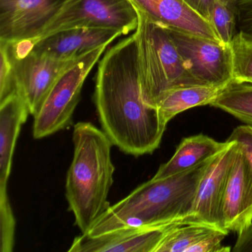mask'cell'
I'll return each instance as SVG.
<instances>
[{"label":"cell","instance_id":"1","mask_svg":"<svg viewBox=\"0 0 252 252\" xmlns=\"http://www.w3.org/2000/svg\"><path fill=\"white\" fill-rule=\"evenodd\" d=\"M94 100L102 130L121 151L141 156L158 148L167 125L143 98L135 33L98 63Z\"/></svg>","mask_w":252,"mask_h":252},{"label":"cell","instance_id":"2","mask_svg":"<svg viewBox=\"0 0 252 252\" xmlns=\"http://www.w3.org/2000/svg\"><path fill=\"white\" fill-rule=\"evenodd\" d=\"M212 158L187 172L144 183L110 206L85 234L96 237L128 227L184 223Z\"/></svg>","mask_w":252,"mask_h":252},{"label":"cell","instance_id":"3","mask_svg":"<svg viewBox=\"0 0 252 252\" xmlns=\"http://www.w3.org/2000/svg\"><path fill=\"white\" fill-rule=\"evenodd\" d=\"M74 153L66 178V198L75 223L82 234L89 231L110 207L109 192L113 184V145L107 134L90 122L75 125Z\"/></svg>","mask_w":252,"mask_h":252},{"label":"cell","instance_id":"4","mask_svg":"<svg viewBox=\"0 0 252 252\" xmlns=\"http://www.w3.org/2000/svg\"><path fill=\"white\" fill-rule=\"evenodd\" d=\"M139 14L135 31L140 81L144 101L157 107L162 95L172 88L199 85L189 74L168 29Z\"/></svg>","mask_w":252,"mask_h":252},{"label":"cell","instance_id":"5","mask_svg":"<svg viewBox=\"0 0 252 252\" xmlns=\"http://www.w3.org/2000/svg\"><path fill=\"white\" fill-rule=\"evenodd\" d=\"M138 23L139 14L130 0H65L36 38L18 42L34 43L54 33L80 28L110 29L127 35L136 31Z\"/></svg>","mask_w":252,"mask_h":252},{"label":"cell","instance_id":"6","mask_svg":"<svg viewBox=\"0 0 252 252\" xmlns=\"http://www.w3.org/2000/svg\"><path fill=\"white\" fill-rule=\"evenodd\" d=\"M107 46L104 45L87 53L62 73L34 116L35 139L50 136L70 126L80 101L84 83Z\"/></svg>","mask_w":252,"mask_h":252},{"label":"cell","instance_id":"7","mask_svg":"<svg viewBox=\"0 0 252 252\" xmlns=\"http://www.w3.org/2000/svg\"><path fill=\"white\" fill-rule=\"evenodd\" d=\"M29 114L20 95H14L0 103V244L5 249L14 246L16 228L8 194V179L20 129Z\"/></svg>","mask_w":252,"mask_h":252},{"label":"cell","instance_id":"8","mask_svg":"<svg viewBox=\"0 0 252 252\" xmlns=\"http://www.w3.org/2000/svg\"><path fill=\"white\" fill-rule=\"evenodd\" d=\"M168 31L187 70L199 85L233 82L229 45L175 29Z\"/></svg>","mask_w":252,"mask_h":252},{"label":"cell","instance_id":"9","mask_svg":"<svg viewBox=\"0 0 252 252\" xmlns=\"http://www.w3.org/2000/svg\"><path fill=\"white\" fill-rule=\"evenodd\" d=\"M227 141L226 147L209 162L199 184L192 208L184 219V223L204 224L225 229L222 224V200L239 148L236 141Z\"/></svg>","mask_w":252,"mask_h":252},{"label":"cell","instance_id":"10","mask_svg":"<svg viewBox=\"0 0 252 252\" xmlns=\"http://www.w3.org/2000/svg\"><path fill=\"white\" fill-rule=\"evenodd\" d=\"M12 55L17 93L33 116L40 110L58 78L78 59L60 60L33 51H29L20 57H14L13 53Z\"/></svg>","mask_w":252,"mask_h":252},{"label":"cell","instance_id":"11","mask_svg":"<svg viewBox=\"0 0 252 252\" xmlns=\"http://www.w3.org/2000/svg\"><path fill=\"white\" fill-rule=\"evenodd\" d=\"M65 0H0V41L32 40L57 15Z\"/></svg>","mask_w":252,"mask_h":252},{"label":"cell","instance_id":"12","mask_svg":"<svg viewBox=\"0 0 252 252\" xmlns=\"http://www.w3.org/2000/svg\"><path fill=\"white\" fill-rule=\"evenodd\" d=\"M122 33L110 29H69L54 33L32 44L10 43L14 57H20L30 51L42 53L63 60L79 58L104 45H109Z\"/></svg>","mask_w":252,"mask_h":252},{"label":"cell","instance_id":"13","mask_svg":"<svg viewBox=\"0 0 252 252\" xmlns=\"http://www.w3.org/2000/svg\"><path fill=\"white\" fill-rule=\"evenodd\" d=\"M174 223L128 227L96 237L82 234L74 239L68 252H155L168 228Z\"/></svg>","mask_w":252,"mask_h":252},{"label":"cell","instance_id":"14","mask_svg":"<svg viewBox=\"0 0 252 252\" xmlns=\"http://www.w3.org/2000/svg\"><path fill=\"white\" fill-rule=\"evenodd\" d=\"M222 217L223 228L237 234L252 225V171L240 147L227 181Z\"/></svg>","mask_w":252,"mask_h":252},{"label":"cell","instance_id":"15","mask_svg":"<svg viewBox=\"0 0 252 252\" xmlns=\"http://www.w3.org/2000/svg\"><path fill=\"white\" fill-rule=\"evenodd\" d=\"M130 1L138 12L168 29L220 42L210 23L190 8L184 0Z\"/></svg>","mask_w":252,"mask_h":252},{"label":"cell","instance_id":"16","mask_svg":"<svg viewBox=\"0 0 252 252\" xmlns=\"http://www.w3.org/2000/svg\"><path fill=\"white\" fill-rule=\"evenodd\" d=\"M228 143L203 134L183 138L172 157L160 165L153 178L160 179L190 170L220 153Z\"/></svg>","mask_w":252,"mask_h":252},{"label":"cell","instance_id":"17","mask_svg":"<svg viewBox=\"0 0 252 252\" xmlns=\"http://www.w3.org/2000/svg\"><path fill=\"white\" fill-rule=\"evenodd\" d=\"M228 85H194L177 87L166 91L157 107L162 120L167 125L177 115L193 107L208 105Z\"/></svg>","mask_w":252,"mask_h":252},{"label":"cell","instance_id":"18","mask_svg":"<svg viewBox=\"0 0 252 252\" xmlns=\"http://www.w3.org/2000/svg\"><path fill=\"white\" fill-rule=\"evenodd\" d=\"M218 229L204 224L176 222L168 228L155 252H190L191 248Z\"/></svg>","mask_w":252,"mask_h":252},{"label":"cell","instance_id":"19","mask_svg":"<svg viewBox=\"0 0 252 252\" xmlns=\"http://www.w3.org/2000/svg\"><path fill=\"white\" fill-rule=\"evenodd\" d=\"M209 105L252 126V85L232 82Z\"/></svg>","mask_w":252,"mask_h":252},{"label":"cell","instance_id":"20","mask_svg":"<svg viewBox=\"0 0 252 252\" xmlns=\"http://www.w3.org/2000/svg\"><path fill=\"white\" fill-rule=\"evenodd\" d=\"M233 82L252 85V33L239 31L229 43Z\"/></svg>","mask_w":252,"mask_h":252},{"label":"cell","instance_id":"21","mask_svg":"<svg viewBox=\"0 0 252 252\" xmlns=\"http://www.w3.org/2000/svg\"><path fill=\"white\" fill-rule=\"evenodd\" d=\"M209 23L220 41L228 45L237 33V12L235 8L225 5L220 0H215L210 12Z\"/></svg>","mask_w":252,"mask_h":252},{"label":"cell","instance_id":"22","mask_svg":"<svg viewBox=\"0 0 252 252\" xmlns=\"http://www.w3.org/2000/svg\"><path fill=\"white\" fill-rule=\"evenodd\" d=\"M15 95H18V93L10 44L0 41V103Z\"/></svg>","mask_w":252,"mask_h":252},{"label":"cell","instance_id":"23","mask_svg":"<svg viewBox=\"0 0 252 252\" xmlns=\"http://www.w3.org/2000/svg\"><path fill=\"white\" fill-rule=\"evenodd\" d=\"M226 141L237 142L252 171V126L244 125L237 126Z\"/></svg>","mask_w":252,"mask_h":252},{"label":"cell","instance_id":"24","mask_svg":"<svg viewBox=\"0 0 252 252\" xmlns=\"http://www.w3.org/2000/svg\"><path fill=\"white\" fill-rule=\"evenodd\" d=\"M234 8L237 12L239 31L252 33V0H243Z\"/></svg>","mask_w":252,"mask_h":252},{"label":"cell","instance_id":"25","mask_svg":"<svg viewBox=\"0 0 252 252\" xmlns=\"http://www.w3.org/2000/svg\"><path fill=\"white\" fill-rule=\"evenodd\" d=\"M233 252H252V225L243 232L237 234Z\"/></svg>","mask_w":252,"mask_h":252},{"label":"cell","instance_id":"26","mask_svg":"<svg viewBox=\"0 0 252 252\" xmlns=\"http://www.w3.org/2000/svg\"><path fill=\"white\" fill-rule=\"evenodd\" d=\"M184 2L200 14L202 17L209 22L211 10L213 6L215 0H184Z\"/></svg>","mask_w":252,"mask_h":252},{"label":"cell","instance_id":"27","mask_svg":"<svg viewBox=\"0 0 252 252\" xmlns=\"http://www.w3.org/2000/svg\"><path fill=\"white\" fill-rule=\"evenodd\" d=\"M221 2H223L225 5H229V6L234 7L239 2H242L243 0H220Z\"/></svg>","mask_w":252,"mask_h":252}]
</instances>
